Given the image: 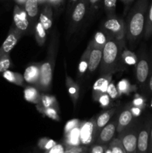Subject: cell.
<instances>
[{
    "instance_id": "obj_1",
    "label": "cell",
    "mask_w": 152,
    "mask_h": 153,
    "mask_svg": "<svg viewBox=\"0 0 152 153\" xmlns=\"http://www.w3.org/2000/svg\"><path fill=\"white\" fill-rule=\"evenodd\" d=\"M125 49V39L117 40L108 35V39L103 49L102 59L100 64V73L102 75L114 73L125 68L122 61V52Z\"/></svg>"
},
{
    "instance_id": "obj_2",
    "label": "cell",
    "mask_w": 152,
    "mask_h": 153,
    "mask_svg": "<svg viewBox=\"0 0 152 153\" xmlns=\"http://www.w3.org/2000/svg\"><path fill=\"white\" fill-rule=\"evenodd\" d=\"M148 7V0H137L130 10L126 23V37L131 43H135L144 32Z\"/></svg>"
},
{
    "instance_id": "obj_3",
    "label": "cell",
    "mask_w": 152,
    "mask_h": 153,
    "mask_svg": "<svg viewBox=\"0 0 152 153\" xmlns=\"http://www.w3.org/2000/svg\"><path fill=\"white\" fill-rule=\"evenodd\" d=\"M57 46H58L57 39L54 37L53 39H52L49 44L46 61L41 63L40 82L37 88L43 91H49L52 87L53 70L57 54Z\"/></svg>"
},
{
    "instance_id": "obj_4",
    "label": "cell",
    "mask_w": 152,
    "mask_h": 153,
    "mask_svg": "<svg viewBox=\"0 0 152 153\" xmlns=\"http://www.w3.org/2000/svg\"><path fill=\"white\" fill-rule=\"evenodd\" d=\"M139 126L134 121L127 128L118 133V137L122 142L126 153H137V138Z\"/></svg>"
},
{
    "instance_id": "obj_5",
    "label": "cell",
    "mask_w": 152,
    "mask_h": 153,
    "mask_svg": "<svg viewBox=\"0 0 152 153\" xmlns=\"http://www.w3.org/2000/svg\"><path fill=\"white\" fill-rule=\"evenodd\" d=\"M104 31L117 40H124L127 34L126 23L116 16L107 17L104 22Z\"/></svg>"
},
{
    "instance_id": "obj_6",
    "label": "cell",
    "mask_w": 152,
    "mask_h": 153,
    "mask_svg": "<svg viewBox=\"0 0 152 153\" xmlns=\"http://www.w3.org/2000/svg\"><path fill=\"white\" fill-rule=\"evenodd\" d=\"M89 11V0H79L73 7L70 13V22L69 26V35L76 31L86 13Z\"/></svg>"
},
{
    "instance_id": "obj_7",
    "label": "cell",
    "mask_w": 152,
    "mask_h": 153,
    "mask_svg": "<svg viewBox=\"0 0 152 153\" xmlns=\"http://www.w3.org/2000/svg\"><path fill=\"white\" fill-rule=\"evenodd\" d=\"M80 144L83 146H90L95 143L96 139L95 118L80 122Z\"/></svg>"
},
{
    "instance_id": "obj_8",
    "label": "cell",
    "mask_w": 152,
    "mask_h": 153,
    "mask_svg": "<svg viewBox=\"0 0 152 153\" xmlns=\"http://www.w3.org/2000/svg\"><path fill=\"white\" fill-rule=\"evenodd\" d=\"M151 122V118H149L139 127L138 138H137V153H148L149 135H150V131L152 125Z\"/></svg>"
},
{
    "instance_id": "obj_9",
    "label": "cell",
    "mask_w": 152,
    "mask_h": 153,
    "mask_svg": "<svg viewBox=\"0 0 152 153\" xmlns=\"http://www.w3.org/2000/svg\"><path fill=\"white\" fill-rule=\"evenodd\" d=\"M150 73V66L147 55L142 54L137 60L136 64V76L138 83L141 87H144L147 82Z\"/></svg>"
},
{
    "instance_id": "obj_10",
    "label": "cell",
    "mask_w": 152,
    "mask_h": 153,
    "mask_svg": "<svg viewBox=\"0 0 152 153\" xmlns=\"http://www.w3.org/2000/svg\"><path fill=\"white\" fill-rule=\"evenodd\" d=\"M13 26L22 31L26 33L31 28L29 19L22 6L16 4L13 8Z\"/></svg>"
},
{
    "instance_id": "obj_11",
    "label": "cell",
    "mask_w": 152,
    "mask_h": 153,
    "mask_svg": "<svg viewBox=\"0 0 152 153\" xmlns=\"http://www.w3.org/2000/svg\"><path fill=\"white\" fill-rule=\"evenodd\" d=\"M23 34H24L22 31L12 25L7 37L0 47V57L6 55V54H10V51L16 46V43H18L19 39L22 37Z\"/></svg>"
},
{
    "instance_id": "obj_12",
    "label": "cell",
    "mask_w": 152,
    "mask_h": 153,
    "mask_svg": "<svg viewBox=\"0 0 152 153\" xmlns=\"http://www.w3.org/2000/svg\"><path fill=\"white\" fill-rule=\"evenodd\" d=\"M118 125V118L110 121L98 133L95 139V143L108 145L110 142L114 138Z\"/></svg>"
},
{
    "instance_id": "obj_13",
    "label": "cell",
    "mask_w": 152,
    "mask_h": 153,
    "mask_svg": "<svg viewBox=\"0 0 152 153\" xmlns=\"http://www.w3.org/2000/svg\"><path fill=\"white\" fill-rule=\"evenodd\" d=\"M112 73L102 75L95 82L92 87V97L95 101H98L101 96L107 94L109 84L112 82Z\"/></svg>"
},
{
    "instance_id": "obj_14",
    "label": "cell",
    "mask_w": 152,
    "mask_h": 153,
    "mask_svg": "<svg viewBox=\"0 0 152 153\" xmlns=\"http://www.w3.org/2000/svg\"><path fill=\"white\" fill-rule=\"evenodd\" d=\"M40 67L41 64H34L28 66L25 69L23 75L25 82L37 87L40 78Z\"/></svg>"
},
{
    "instance_id": "obj_15",
    "label": "cell",
    "mask_w": 152,
    "mask_h": 153,
    "mask_svg": "<svg viewBox=\"0 0 152 153\" xmlns=\"http://www.w3.org/2000/svg\"><path fill=\"white\" fill-rule=\"evenodd\" d=\"M25 12L27 13L30 24L32 28H35V25L37 22V16L39 13V2L37 0H27L23 6Z\"/></svg>"
},
{
    "instance_id": "obj_16",
    "label": "cell",
    "mask_w": 152,
    "mask_h": 153,
    "mask_svg": "<svg viewBox=\"0 0 152 153\" xmlns=\"http://www.w3.org/2000/svg\"><path fill=\"white\" fill-rule=\"evenodd\" d=\"M38 20L46 31H49L53 24V10L52 5L49 3L44 4L42 11L39 16Z\"/></svg>"
},
{
    "instance_id": "obj_17",
    "label": "cell",
    "mask_w": 152,
    "mask_h": 153,
    "mask_svg": "<svg viewBox=\"0 0 152 153\" xmlns=\"http://www.w3.org/2000/svg\"><path fill=\"white\" fill-rule=\"evenodd\" d=\"M102 53L103 49L90 46L89 63H88V70L89 73H93L100 66L102 59Z\"/></svg>"
},
{
    "instance_id": "obj_18",
    "label": "cell",
    "mask_w": 152,
    "mask_h": 153,
    "mask_svg": "<svg viewBox=\"0 0 152 153\" xmlns=\"http://www.w3.org/2000/svg\"><path fill=\"white\" fill-rule=\"evenodd\" d=\"M80 122L77 126L72 128L67 134H64V137H65V145L66 146V147L67 146H70V148L77 147L80 144Z\"/></svg>"
},
{
    "instance_id": "obj_19",
    "label": "cell",
    "mask_w": 152,
    "mask_h": 153,
    "mask_svg": "<svg viewBox=\"0 0 152 153\" xmlns=\"http://www.w3.org/2000/svg\"><path fill=\"white\" fill-rule=\"evenodd\" d=\"M117 108H113L108 109L104 111V112L100 114L98 117L95 118V123H96V137L98 136V133L101 129L110 122L112 117L116 113Z\"/></svg>"
},
{
    "instance_id": "obj_20",
    "label": "cell",
    "mask_w": 152,
    "mask_h": 153,
    "mask_svg": "<svg viewBox=\"0 0 152 153\" xmlns=\"http://www.w3.org/2000/svg\"><path fill=\"white\" fill-rule=\"evenodd\" d=\"M134 117L133 116L131 109L127 108L122 111V113L118 117V125L116 131L118 133L121 132L123 129L131 125L134 122Z\"/></svg>"
},
{
    "instance_id": "obj_21",
    "label": "cell",
    "mask_w": 152,
    "mask_h": 153,
    "mask_svg": "<svg viewBox=\"0 0 152 153\" xmlns=\"http://www.w3.org/2000/svg\"><path fill=\"white\" fill-rule=\"evenodd\" d=\"M66 85L67 90H68L73 105L75 107H76L77 102L79 98L80 89H79V86L77 85V84L70 76H69L67 73H66Z\"/></svg>"
},
{
    "instance_id": "obj_22",
    "label": "cell",
    "mask_w": 152,
    "mask_h": 153,
    "mask_svg": "<svg viewBox=\"0 0 152 153\" xmlns=\"http://www.w3.org/2000/svg\"><path fill=\"white\" fill-rule=\"evenodd\" d=\"M49 107H55L59 109V105L55 97L54 96H49L45 94H41L40 102L37 105V110L40 112L43 109Z\"/></svg>"
},
{
    "instance_id": "obj_23",
    "label": "cell",
    "mask_w": 152,
    "mask_h": 153,
    "mask_svg": "<svg viewBox=\"0 0 152 153\" xmlns=\"http://www.w3.org/2000/svg\"><path fill=\"white\" fill-rule=\"evenodd\" d=\"M107 39H108V34L105 31H98L95 33L92 40L89 43L91 47L103 49L107 43Z\"/></svg>"
},
{
    "instance_id": "obj_24",
    "label": "cell",
    "mask_w": 152,
    "mask_h": 153,
    "mask_svg": "<svg viewBox=\"0 0 152 153\" xmlns=\"http://www.w3.org/2000/svg\"><path fill=\"white\" fill-rule=\"evenodd\" d=\"M2 76L4 79L9 82L10 83L14 84L18 86H24V77L22 75L19 73H15V72L10 71V70H6L3 72Z\"/></svg>"
},
{
    "instance_id": "obj_25",
    "label": "cell",
    "mask_w": 152,
    "mask_h": 153,
    "mask_svg": "<svg viewBox=\"0 0 152 153\" xmlns=\"http://www.w3.org/2000/svg\"><path fill=\"white\" fill-rule=\"evenodd\" d=\"M24 97L26 101L37 105L40 100L41 94L39 93L38 90L32 86L26 87L24 90Z\"/></svg>"
},
{
    "instance_id": "obj_26",
    "label": "cell",
    "mask_w": 152,
    "mask_h": 153,
    "mask_svg": "<svg viewBox=\"0 0 152 153\" xmlns=\"http://www.w3.org/2000/svg\"><path fill=\"white\" fill-rule=\"evenodd\" d=\"M34 37H35L36 41L38 43L39 46H43L45 44L47 37V31L45 30L40 21H37V24L34 28Z\"/></svg>"
},
{
    "instance_id": "obj_27",
    "label": "cell",
    "mask_w": 152,
    "mask_h": 153,
    "mask_svg": "<svg viewBox=\"0 0 152 153\" xmlns=\"http://www.w3.org/2000/svg\"><path fill=\"white\" fill-rule=\"evenodd\" d=\"M89 52H90V45L88 44L87 47L85 49L83 52V55H82L81 58H80V61L79 62L78 65V73L79 76H82L88 69V63H89Z\"/></svg>"
},
{
    "instance_id": "obj_28",
    "label": "cell",
    "mask_w": 152,
    "mask_h": 153,
    "mask_svg": "<svg viewBox=\"0 0 152 153\" xmlns=\"http://www.w3.org/2000/svg\"><path fill=\"white\" fill-rule=\"evenodd\" d=\"M122 61L124 63L125 65H136L137 62V56L136 54H134L133 52L128 50L126 49H124L122 52Z\"/></svg>"
},
{
    "instance_id": "obj_29",
    "label": "cell",
    "mask_w": 152,
    "mask_h": 153,
    "mask_svg": "<svg viewBox=\"0 0 152 153\" xmlns=\"http://www.w3.org/2000/svg\"><path fill=\"white\" fill-rule=\"evenodd\" d=\"M152 36V2L149 7L146 16L145 25L144 37L146 40Z\"/></svg>"
},
{
    "instance_id": "obj_30",
    "label": "cell",
    "mask_w": 152,
    "mask_h": 153,
    "mask_svg": "<svg viewBox=\"0 0 152 153\" xmlns=\"http://www.w3.org/2000/svg\"><path fill=\"white\" fill-rule=\"evenodd\" d=\"M117 0H103L104 9L107 17L116 16Z\"/></svg>"
},
{
    "instance_id": "obj_31",
    "label": "cell",
    "mask_w": 152,
    "mask_h": 153,
    "mask_svg": "<svg viewBox=\"0 0 152 153\" xmlns=\"http://www.w3.org/2000/svg\"><path fill=\"white\" fill-rule=\"evenodd\" d=\"M112 153H126L122 142L119 137H114L108 144Z\"/></svg>"
},
{
    "instance_id": "obj_32",
    "label": "cell",
    "mask_w": 152,
    "mask_h": 153,
    "mask_svg": "<svg viewBox=\"0 0 152 153\" xmlns=\"http://www.w3.org/2000/svg\"><path fill=\"white\" fill-rule=\"evenodd\" d=\"M116 88H117L119 95H121V94H128L134 90L131 83L127 79H123V80L120 81Z\"/></svg>"
},
{
    "instance_id": "obj_33",
    "label": "cell",
    "mask_w": 152,
    "mask_h": 153,
    "mask_svg": "<svg viewBox=\"0 0 152 153\" xmlns=\"http://www.w3.org/2000/svg\"><path fill=\"white\" fill-rule=\"evenodd\" d=\"M10 66H11V61H10V54H6L0 57V73H3L9 70Z\"/></svg>"
},
{
    "instance_id": "obj_34",
    "label": "cell",
    "mask_w": 152,
    "mask_h": 153,
    "mask_svg": "<svg viewBox=\"0 0 152 153\" xmlns=\"http://www.w3.org/2000/svg\"><path fill=\"white\" fill-rule=\"evenodd\" d=\"M40 112L44 114L46 117L51 118V119H53L57 121L60 120V117L58 115V108H57L49 107L47 108L43 109Z\"/></svg>"
},
{
    "instance_id": "obj_35",
    "label": "cell",
    "mask_w": 152,
    "mask_h": 153,
    "mask_svg": "<svg viewBox=\"0 0 152 153\" xmlns=\"http://www.w3.org/2000/svg\"><path fill=\"white\" fill-rule=\"evenodd\" d=\"M57 143L53 140H50L49 138H41L38 142V146L41 149H43L45 151H47L50 149L51 148L53 147L55 145H56Z\"/></svg>"
},
{
    "instance_id": "obj_36",
    "label": "cell",
    "mask_w": 152,
    "mask_h": 153,
    "mask_svg": "<svg viewBox=\"0 0 152 153\" xmlns=\"http://www.w3.org/2000/svg\"><path fill=\"white\" fill-rule=\"evenodd\" d=\"M108 145L93 143L89 149V153H105Z\"/></svg>"
},
{
    "instance_id": "obj_37",
    "label": "cell",
    "mask_w": 152,
    "mask_h": 153,
    "mask_svg": "<svg viewBox=\"0 0 152 153\" xmlns=\"http://www.w3.org/2000/svg\"><path fill=\"white\" fill-rule=\"evenodd\" d=\"M66 146L65 144L63 145L61 144V143H57L50 149L46 151L45 153H66Z\"/></svg>"
},
{
    "instance_id": "obj_38",
    "label": "cell",
    "mask_w": 152,
    "mask_h": 153,
    "mask_svg": "<svg viewBox=\"0 0 152 153\" xmlns=\"http://www.w3.org/2000/svg\"><path fill=\"white\" fill-rule=\"evenodd\" d=\"M107 94H108L109 97H110L111 100H115V99H116L119 96L117 88L115 86V85L112 82L109 84L108 88H107Z\"/></svg>"
},
{
    "instance_id": "obj_39",
    "label": "cell",
    "mask_w": 152,
    "mask_h": 153,
    "mask_svg": "<svg viewBox=\"0 0 152 153\" xmlns=\"http://www.w3.org/2000/svg\"><path fill=\"white\" fill-rule=\"evenodd\" d=\"M103 0H89V12L90 14H93L98 8Z\"/></svg>"
},
{
    "instance_id": "obj_40",
    "label": "cell",
    "mask_w": 152,
    "mask_h": 153,
    "mask_svg": "<svg viewBox=\"0 0 152 153\" xmlns=\"http://www.w3.org/2000/svg\"><path fill=\"white\" fill-rule=\"evenodd\" d=\"M80 121L77 119H73L72 120L69 121L66 124L65 127H64V134H67L69 131H71L72 128H74L75 127L77 126L79 123H80Z\"/></svg>"
},
{
    "instance_id": "obj_41",
    "label": "cell",
    "mask_w": 152,
    "mask_h": 153,
    "mask_svg": "<svg viewBox=\"0 0 152 153\" xmlns=\"http://www.w3.org/2000/svg\"><path fill=\"white\" fill-rule=\"evenodd\" d=\"M110 97H109V95L107 94H103L102 96L100 97V98L98 99V102L100 103L101 106L103 108H106L108 107L110 104Z\"/></svg>"
},
{
    "instance_id": "obj_42",
    "label": "cell",
    "mask_w": 152,
    "mask_h": 153,
    "mask_svg": "<svg viewBox=\"0 0 152 153\" xmlns=\"http://www.w3.org/2000/svg\"><path fill=\"white\" fill-rule=\"evenodd\" d=\"M133 105L142 109V108L144 107L145 105L144 100H143L142 97H139V98L135 99V100H134V102H133Z\"/></svg>"
},
{
    "instance_id": "obj_43",
    "label": "cell",
    "mask_w": 152,
    "mask_h": 153,
    "mask_svg": "<svg viewBox=\"0 0 152 153\" xmlns=\"http://www.w3.org/2000/svg\"><path fill=\"white\" fill-rule=\"evenodd\" d=\"M79 0H68V3H67V8H66L67 14L69 15V13H71L73 7H74V6L75 5V4Z\"/></svg>"
},
{
    "instance_id": "obj_44",
    "label": "cell",
    "mask_w": 152,
    "mask_h": 153,
    "mask_svg": "<svg viewBox=\"0 0 152 153\" xmlns=\"http://www.w3.org/2000/svg\"><path fill=\"white\" fill-rule=\"evenodd\" d=\"M131 113H132L133 116L134 117H138L139 115L141 114V111H142V108H138V107H136V106H134L133 105L132 108H131Z\"/></svg>"
},
{
    "instance_id": "obj_45",
    "label": "cell",
    "mask_w": 152,
    "mask_h": 153,
    "mask_svg": "<svg viewBox=\"0 0 152 153\" xmlns=\"http://www.w3.org/2000/svg\"><path fill=\"white\" fill-rule=\"evenodd\" d=\"M148 153H152V125L150 131V135H149V143H148Z\"/></svg>"
},
{
    "instance_id": "obj_46",
    "label": "cell",
    "mask_w": 152,
    "mask_h": 153,
    "mask_svg": "<svg viewBox=\"0 0 152 153\" xmlns=\"http://www.w3.org/2000/svg\"><path fill=\"white\" fill-rule=\"evenodd\" d=\"M66 153H86L83 151V149H78L77 147L72 148L70 150H67Z\"/></svg>"
},
{
    "instance_id": "obj_47",
    "label": "cell",
    "mask_w": 152,
    "mask_h": 153,
    "mask_svg": "<svg viewBox=\"0 0 152 153\" xmlns=\"http://www.w3.org/2000/svg\"><path fill=\"white\" fill-rule=\"evenodd\" d=\"M64 1H65V0H55L53 3V5L52 6H54V7H59L60 6L62 5V4L63 3Z\"/></svg>"
},
{
    "instance_id": "obj_48",
    "label": "cell",
    "mask_w": 152,
    "mask_h": 153,
    "mask_svg": "<svg viewBox=\"0 0 152 153\" xmlns=\"http://www.w3.org/2000/svg\"><path fill=\"white\" fill-rule=\"evenodd\" d=\"M148 91H149V92H150V94H152V73H151V75L150 79H149Z\"/></svg>"
},
{
    "instance_id": "obj_49",
    "label": "cell",
    "mask_w": 152,
    "mask_h": 153,
    "mask_svg": "<svg viewBox=\"0 0 152 153\" xmlns=\"http://www.w3.org/2000/svg\"><path fill=\"white\" fill-rule=\"evenodd\" d=\"M15 1H16V4H18V5L19 6H22L23 7L24 4H25V1H27V0H14Z\"/></svg>"
},
{
    "instance_id": "obj_50",
    "label": "cell",
    "mask_w": 152,
    "mask_h": 153,
    "mask_svg": "<svg viewBox=\"0 0 152 153\" xmlns=\"http://www.w3.org/2000/svg\"><path fill=\"white\" fill-rule=\"evenodd\" d=\"M121 1H122L123 3H125V4H127V5H128V4H131V3L134 0H121Z\"/></svg>"
},
{
    "instance_id": "obj_51",
    "label": "cell",
    "mask_w": 152,
    "mask_h": 153,
    "mask_svg": "<svg viewBox=\"0 0 152 153\" xmlns=\"http://www.w3.org/2000/svg\"><path fill=\"white\" fill-rule=\"evenodd\" d=\"M39 4H46L48 2V0H37Z\"/></svg>"
},
{
    "instance_id": "obj_52",
    "label": "cell",
    "mask_w": 152,
    "mask_h": 153,
    "mask_svg": "<svg viewBox=\"0 0 152 153\" xmlns=\"http://www.w3.org/2000/svg\"><path fill=\"white\" fill-rule=\"evenodd\" d=\"M105 153H112L111 150H110V148H109V146H108V147H107V150H106Z\"/></svg>"
}]
</instances>
